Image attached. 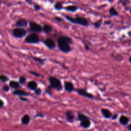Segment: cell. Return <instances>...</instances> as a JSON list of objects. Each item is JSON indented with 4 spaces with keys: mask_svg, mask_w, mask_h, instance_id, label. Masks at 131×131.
<instances>
[{
    "mask_svg": "<svg viewBox=\"0 0 131 131\" xmlns=\"http://www.w3.org/2000/svg\"><path fill=\"white\" fill-rule=\"evenodd\" d=\"M127 34H128V36L129 37H131V31H128V33H127Z\"/></svg>",
    "mask_w": 131,
    "mask_h": 131,
    "instance_id": "39",
    "label": "cell"
},
{
    "mask_svg": "<svg viewBox=\"0 0 131 131\" xmlns=\"http://www.w3.org/2000/svg\"><path fill=\"white\" fill-rule=\"evenodd\" d=\"M119 122L123 125H126L127 124L128 121H129V119L128 118L125 116V115H121L119 119Z\"/></svg>",
    "mask_w": 131,
    "mask_h": 131,
    "instance_id": "17",
    "label": "cell"
},
{
    "mask_svg": "<svg viewBox=\"0 0 131 131\" xmlns=\"http://www.w3.org/2000/svg\"><path fill=\"white\" fill-rule=\"evenodd\" d=\"M29 73H30V74L35 75V76H37V77H40V76H41V75H40L39 73H37V72H35V71H29Z\"/></svg>",
    "mask_w": 131,
    "mask_h": 131,
    "instance_id": "29",
    "label": "cell"
},
{
    "mask_svg": "<svg viewBox=\"0 0 131 131\" xmlns=\"http://www.w3.org/2000/svg\"><path fill=\"white\" fill-rule=\"evenodd\" d=\"M9 87L12 89H17L20 87V84L15 80H11L9 82Z\"/></svg>",
    "mask_w": 131,
    "mask_h": 131,
    "instance_id": "18",
    "label": "cell"
},
{
    "mask_svg": "<svg viewBox=\"0 0 131 131\" xmlns=\"http://www.w3.org/2000/svg\"><path fill=\"white\" fill-rule=\"evenodd\" d=\"M109 14L112 16H117L118 15V12L114 7H112L109 9Z\"/></svg>",
    "mask_w": 131,
    "mask_h": 131,
    "instance_id": "21",
    "label": "cell"
},
{
    "mask_svg": "<svg viewBox=\"0 0 131 131\" xmlns=\"http://www.w3.org/2000/svg\"><path fill=\"white\" fill-rule=\"evenodd\" d=\"M65 18L69 22L75 24H78L83 26H88L89 25V22L85 18L83 17H76V18H72L69 15H66Z\"/></svg>",
    "mask_w": 131,
    "mask_h": 131,
    "instance_id": "2",
    "label": "cell"
},
{
    "mask_svg": "<svg viewBox=\"0 0 131 131\" xmlns=\"http://www.w3.org/2000/svg\"><path fill=\"white\" fill-rule=\"evenodd\" d=\"M75 91L78 94V95L86 97L88 99L92 100L94 98L93 95L92 94L88 93L85 89H77L75 90Z\"/></svg>",
    "mask_w": 131,
    "mask_h": 131,
    "instance_id": "7",
    "label": "cell"
},
{
    "mask_svg": "<svg viewBox=\"0 0 131 131\" xmlns=\"http://www.w3.org/2000/svg\"><path fill=\"white\" fill-rule=\"evenodd\" d=\"M43 30L45 33H46V34H49V33H50L52 31V27L50 25H48V24L44 25V26L43 27Z\"/></svg>",
    "mask_w": 131,
    "mask_h": 131,
    "instance_id": "20",
    "label": "cell"
},
{
    "mask_svg": "<svg viewBox=\"0 0 131 131\" xmlns=\"http://www.w3.org/2000/svg\"><path fill=\"white\" fill-rule=\"evenodd\" d=\"M25 41L28 44H37L39 42L40 39L39 36L36 34H31L28 35L25 39Z\"/></svg>",
    "mask_w": 131,
    "mask_h": 131,
    "instance_id": "5",
    "label": "cell"
},
{
    "mask_svg": "<svg viewBox=\"0 0 131 131\" xmlns=\"http://www.w3.org/2000/svg\"><path fill=\"white\" fill-rule=\"evenodd\" d=\"M85 48L86 49V50H89V49H90V48H89V45H88L86 44H85Z\"/></svg>",
    "mask_w": 131,
    "mask_h": 131,
    "instance_id": "38",
    "label": "cell"
},
{
    "mask_svg": "<svg viewBox=\"0 0 131 131\" xmlns=\"http://www.w3.org/2000/svg\"><path fill=\"white\" fill-rule=\"evenodd\" d=\"M64 88L65 90L69 93L72 92L75 88L73 84L71 81H66L64 83Z\"/></svg>",
    "mask_w": 131,
    "mask_h": 131,
    "instance_id": "9",
    "label": "cell"
},
{
    "mask_svg": "<svg viewBox=\"0 0 131 131\" xmlns=\"http://www.w3.org/2000/svg\"><path fill=\"white\" fill-rule=\"evenodd\" d=\"M29 27L31 30L34 32H41L43 30V27L38 23L34 22H29Z\"/></svg>",
    "mask_w": 131,
    "mask_h": 131,
    "instance_id": "6",
    "label": "cell"
},
{
    "mask_svg": "<svg viewBox=\"0 0 131 131\" xmlns=\"http://www.w3.org/2000/svg\"><path fill=\"white\" fill-rule=\"evenodd\" d=\"M19 98H20V100L21 101H23V102H28V99L26 98H25V97H22V96L19 97Z\"/></svg>",
    "mask_w": 131,
    "mask_h": 131,
    "instance_id": "34",
    "label": "cell"
},
{
    "mask_svg": "<svg viewBox=\"0 0 131 131\" xmlns=\"http://www.w3.org/2000/svg\"><path fill=\"white\" fill-rule=\"evenodd\" d=\"M72 43V39L68 36H60L57 39V44L59 50L64 53H69L72 51V48L70 45Z\"/></svg>",
    "mask_w": 131,
    "mask_h": 131,
    "instance_id": "1",
    "label": "cell"
},
{
    "mask_svg": "<svg viewBox=\"0 0 131 131\" xmlns=\"http://www.w3.org/2000/svg\"><path fill=\"white\" fill-rule=\"evenodd\" d=\"M54 8L56 10H61L63 9L62 3L61 2H57L54 5Z\"/></svg>",
    "mask_w": 131,
    "mask_h": 131,
    "instance_id": "23",
    "label": "cell"
},
{
    "mask_svg": "<svg viewBox=\"0 0 131 131\" xmlns=\"http://www.w3.org/2000/svg\"><path fill=\"white\" fill-rule=\"evenodd\" d=\"M66 117L68 122H73L75 119V115L72 111L69 110L66 112Z\"/></svg>",
    "mask_w": 131,
    "mask_h": 131,
    "instance_id": "10",
    "label": "cell"
},
{
    "mask_svg": "<svg viewBox=\"0 0 131 131\" xmlns=\"http://www.w3.org/2000/svg\"><path fill=\"white\" fill-rule=\"evenodd\" d=\"M32 59H34V60H35L36 61L39 62L41 64H44L46 61L45 59L38 57H32Z\"/></svg>",
    "mask_w": 131,
    "mask_h": 131,
    "instance_id": "22",
    "label": "cell"
},
{
    "mask_svg": "<svg viewBox=\"0 0 131 131\" xmlns=\"http://www.w3.org/2000/svg\"><path fill=\"white\" fill-rule=\"evenodd\" d=\"M12 94L15 95L19 96V97L27 96H29V95H30L29 93L25 92V91H23V90H16L14 91L13 92H12Z\"/></svg>",
    "mask_w": 131,
    "mask_h": 131,
    "instance_id": "13",
    "label": "cell"
},
{
    "mask_svg": "<svg viewBox=\"0 0 131 131\" xmlns=\"http://www.w3.org/2000/svg\"><path fill=\"white\" fill-rule=\"evenodd\" d=\"M118 117V114H115L114 115H112V119L113 120H115Z\"/></svg>",
    "mask_w": 131,
    "mask_h": 131,
    "instance_id": "35",
    "label": "cell"
},
{
    "mask_svg": "<svg viewBox=\"0 0 131 131\" xmlns=\"http://www.w3.org/2000/svg\"><path fill=\"white\" fill-rule=\"evenodd\" d=\"M44 44L50 50H53V49H54L56 47V46L55 41L53 39L50 38L47 39L45 41Z\"/></svg>",
    "mask_w": 131,
    "mask_h": 131,
    "instance_id": "8",
    "label": "cell"
},
{
    "mask_svg": "<svg viewBox=\"0 0 131 131\" xmlns=\"http://www.w3.org/2000/svg\"><path fill=\"white\" fill-rule=\"evenodd\" d=\"M128 129H129V130H131V123H130V124H129V125L128 126Z\"/></svg>",
    "mask_w": 131,
    "mask_h": 131,
    "instance_id": "40",
    "label": "cell"
},
{
    "mask_svg": "<svg viewBox=\"0 0 131 131\" xmlns=\"http://www.w3.org/2000/svg\"><path fill=\"white\" fill-rule=\"evenodd\" d=\"M44 115L43 114H42V113H38V114H37L35 116V118H37V117H44Z\"/></svg>",
    "mask_w": 131,
    "mask_h": 131,
    "instance_id": "33",
    "label": "cell"
},
{
    "mask_svg": "<svg viewBox=\"0 0 131 131\" xmlns=\"http://www.w3.org/2000/svg\"><path fill=\"white\" fill-rule=\"evenodd\" d=\"M34 8H35V10H36V11H38V10H40L41 8V7L40 5H38V4H36L34 6Z\"/></svg>",
    "mask_w": 131,
    "mask_h": 131,
    "instance_id": "32",
    "label": "cell"
},
{
    "mask_svg": "<svg viewBox=\"0 0 131 131\" xmlns=\"http://www.w3.org/2000/svg\"><path fill=\"white\" fill-rule=\"evenodd\" d=\"M13 35L16 38H22L27 34V31L22 28H16L13 30Z\"/></svg>",
    "mask_w": 131,
    "mask_h": 131,
    "instance_id": "4",
    "label": "cell"
},
{
    "mask_svg": "<svg viewBox=\"0 0 131 131\" xmlns=\"http://www.w3.org/2000/svg\"><path fill=\"white\" fill-rule=\"evenodd\" d=\"M78 9V7L76 5H70L64 8V9L69 12H74L76 11Z\"/></svg>",
    "mask_w": 131,
    "mask_h": 131,
    "instance_id": "19",
    "label": "cell"
},
{
    "mask_svg": "<svg viewBox=\"0 0 131 131\" xmlns=\"http://www.w3.org/2000/svg\"><path fill=\"white\" fill-rule=\"evenodd\" d=\"M49 80L51 88L55 89L57 91H61L62 90V85L58 78L54 76H51L49 78Z\"/></svg>",
    "mask_w": 131,
    "mask_h": 131,
    "instance_id": "3",
    "label": "cell"
},
{
    "mask_svg": "<svg viewBox=\"0 0 131 131\" xmlns=\"http://www.w3.org/2000/svg\"><path fill=\"white\" fill-rule=\"evenodd\" d=\"M101 112L105 118H106L107 119H110V118H112V114L109 110H108L107 109L103 108L101 110Z\"/></svg>",
    "mask_w": 131,
    "mask_h": 131,
    "instance_id": "12",
    "label": "cell"
},
{
    "mask_svg": "<svg viewBox=\"0 0 131 131\" xmlns=\"http://www.w3.org/2000/svg\"><path fill=\"white\" fill-rule=\"evenodd\" d=\"M77 118H78V119L80 121L81 120L88 118V117L87 116H86L85 114H81V113H78V115H77Z\"/></svg>",
    "mask_w": 131,
    "mask_h": 131,
    "instance_id": "24",
    "label": "cell"
},
{
    "mask_svg": "<svg viewBox=\"0 0 131 131\" xmlns=\"http://www.w3.org/2000/svg\"><path fill=\"white\" fill-rule=\"evenodd\" d=\"M54 19L58 22H61L63 21L62 19L61 18L59 17V16H55Z\"/></svg>",
    "mask_w": 131,
    "mask_h": 131,
    "instance_id": "31",
    "label": "cell"
},
{
    "mask_svg": "<svg viewBox=\"0 0 131 131\" xmlns=\"http://www.w3.org/2000/svg\"><path fill=\"white\" fill-rule=\"evenodd\" d=\"M9 86H8V85H3V90L4 91H5V92H8V91H9Z\"/></svg>",
    "mask_w": 131,
    "mask_h": 131,
    "instance_id": "30",
    "label": "cell"
},
{
    "mask_svg": "<svg viewBox=\"0 0 131 131\" xmlns=\"http://www.w3.org/2000/svg\"><path fill=\"white\" fill-rule=\"evenodd\" d=\"M27 86L30 90L35 91L38 88V84L35 81H30L27 84Z\"/></svg>",
    "mask_w": 131,
    "mask_h": 131,
    "instance_id": "16",
    "label": "cell"
},
{
    "mask_svg": "<svg viewBox=\"0 0 131 131\" xmlns=\"http://www.w3.org/2000/svg\"><path fill=\"white\" fill-rule=\"evenodd\" d=\"M129 12H130V13H131V6H130V9H129Z\"/></svg>",
    "mask_w": 131,
    "mask_h": 131,
    "instance_id": "42",
    "label": "cell"
},
{
    "mask_svg": "<svg viewBox=\"0 0 131 131\" xmlns=\"http://www.w3.org/2000/svg\"><path fill=\"white\" fill-rule=\"evenodd\" d=\"M102 23H103V21L102 19L99 20L97 21H96L94 23V26L95 28L98 29L101 27L102 25Z\"/></svg>",
    "mask_w": 131,
    "mask_h": 131,
    "instance_id": "25",
    "label": "cell"
},
{
    "mask_svg": "<svg viewBox=\"0 0 131 131\" xmlns=\"http://www.w3.org/2000/svg\"><path fill=\"white\" fill-rule=\"evenodd\" d=\"M4 102L2 100L0 99V108H3L4 107Z\"/></svg>",
    "mask_w": 131,
    "mask_h": 131,
    "instance_id": "36",
    "label": "cell"
},
{
    "mask_svg": "<svg viewBox=\"0 0 131 131\" xmlns=\"http://www.w3.org/2000/svg\"><path fill=\"white\" fill-rule=\"evenodd\" d=\"M91 122L89 117L80 121V125L84 128H89L91 126Z\"/></svg>",
    "mask_w": 131,
    "mask_h": 131,
    "instance_id": "11",
    "label": "cell"
},
{
    "mask_svg": "<svg viewBox=\"0 0 131 131\" xmlns=\"http://www.w3.org/2000/svg\"><path fill=\"white\" fill-rule=\"evenodd\" d=\"M30 117L28 114H26L24 115L21 119V122L24 125H28L30 122Z\"/></svg>",
    "mask_w": 131,
    "mask_h": 131,
    "instance_id": "15",
    "label": "cell"
},
{
    "mask_svg": "<svg viewBox=\"0 0 131 131\" xmlns=\"http://www.w3.org/2000/svg\"><path fill=\"white\" fill-rule=\"evenodd\" d=\"M9 78L5 75H0V80L2 81L3 83H6L7 81H8Z\"/></svg>",
    "mask_w": 131,
    "mask_h": 131,
    "instance_id": "26",
    "label": "cell"
},
{
    "mask_svg": "<svg viewBox=\"0 0 131 131\" xmlns=\"http://www.w3.org/2000/svg\"><path fill=\"white\" fill-rule=\"evenodd\" d=\"M26 81V78L25 76H21L19 78V83L20 84H23L25 83Z\"/></svg>",
    "mask_w": 131,
    "mask_h": 131,
    "instance_id": "27",
    "label": "cell"
},
{
    "mask_svg": "<svg viewBox=\"0 0 131 131\" xmlns=\"http://www.w3.org/2000/svg\"><path fill=\"white\" fill-rule=\"evenodd\" d=\"M128 61H129V62L131 63V56L129 57V58H128Z\"/></svg>",
    "mask_w": 131,
    "mask_h": 131,
    "instance_id": "41",
    "label": "cell"
},
{
    "mask_svg": "<svg viewBox=\"0 0 131 131\" xmlns=\"http://www.w3.org/2000/svg\"><path fill=\"white\" fill-rule=\"evenodd\" d=\"M35 92L36 93V95H40L42 93V90L41 88H37L35 90Z\"/></svg>",
    "mask_w": 131,
    "mask_h": 131,
    "instance_id": "28",
    "label": "cell"
},
{
    "mask_svg": "<svg viewBox=\"0 0 131 131\" xmlns=\"http://www.w3.org/2000/svg\"><path fill=\"white\" fill-rule=\"evenodd\" d=\"M111 21H106L105 22V24L106 25H110L111 24Z\"/></svg>",
    "mask_w": 131,
    "mask_h": 131,
    "instance_id": "37",
    "label": "cell"
},
{
    "mask_svg": "<svg viewBox=\"0 0 131 131\" xmlns=\"http://www.w3.org/2000/svg\"><path fill=\"white\" fill-rule=\"evenodd\" d=\"M15 25L16 26L19 27H26L28 25V22L27 20L24 19H21L19 20L17 22H16Z\"/></svg>",
    "mask_w": 131,
    "mask_h": 131,
    "instance_id": "14",
    "label": "cell"
}]
</instances>
